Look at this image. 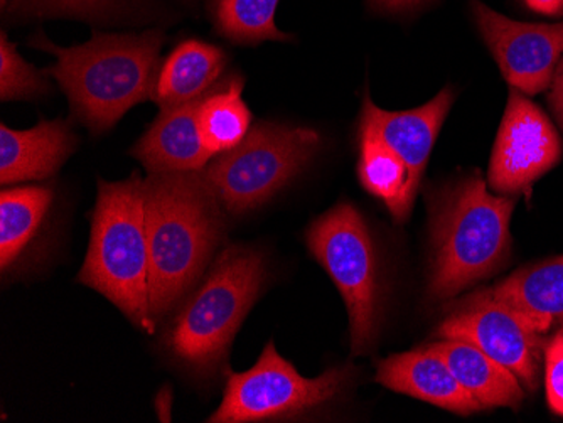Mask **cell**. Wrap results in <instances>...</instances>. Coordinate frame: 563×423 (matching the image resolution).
Here are the masks:
<instances>
[{"label": "cell", "instance_id": "obj_1", "mask_svg": "<svg viewBox=\"0 0 563 423\" xmlns=\"http://www.w3.org/2000/svg\"><path fill=\"white\" fill-rule=\"evenodd\" d=\"M144 191L151 314L157 324L207 274L224 238V214L201 172L148 174Z\"/></svg>", "mask_w": 563, "mask_h": 423}, {"label": "cell", "instance_id": "obj_2", "mask_svg": "<svg viewBox=\"0 0 563 423\" xmlns=\"http://www.w3.org/2000/svg\"><path fill=\"white\" fill-rule=\"evenodd\" d=\"M163 43V33L156 30L97 33L88 43L73 47L56 46L44 36L31 40V46L58 59L44 73L65 91L73 119L93 135L106 134L132 107L152 98Z\"/></svg>", "mask_w": 563, "mask_h": 423}, {"label": "cell", "instance_id": "obj_3", "mask_svg": "<svg viewBox=\"0 0 563 423\" xmlns=\"http://www.w3.org/2000/svg\"><path fill=\"white\" fill-rule=\"evenodd\" d=\"M515 199L493 196L479 172L430 194L432 270L429 296L445 301L488 279L511 254Z\"/></svg>", "mask_w": 563, "mask_h": 423}, {"label": "cell", "instance_id": "obj_4", "mask_svg": "<svg viewBox=\"0 0 563 423\" xmlns=\"http://www.w3.org/2000/svg\"><path fill=\"white\" fill-rule=\"evenodd\" d=\"M265 279L261 252L242 245L221 251L201 283L177 305L164 331V349L195 377H214Z\"/></svg>", "mask_w": 563, "mask_h": 423}, {"label": "cell", "instance_id": "obj_5", "mask_svg": "<svg viewBox=\"0 0 563 423\" xmlns=\"http://www.w3.org/2000/svg\"><path fill=\"white\" fill-rule=\"evenodd\" d=\"M78 282L109 299L145 333L156 331L151 314V251L144 179L98 181L90 245Z\"/></svg>", "mask_w": 563, "mask_h": 423}, {"label": "cell", "instance_id": "obj_6", "mask_svg": "<svg viewBox=\"0 0 563 423\" xmlns=\"http://www.w3.org/2000/svg\"><path fill=\"white\" fill-rule=\"evenodd\" d=\"M307 248L328 271L350 318L351 353L366 355L382 324V270L372 232L351 203H340L307 230Z\"/></svg>", "mask_w": 563, "mask_h": 423}, {"label": "cell", "instance_id": "obj_7", "mask_svg": "<svg viewBox=\"0 0 563 423\" xmlns=\"http://www.w3.org/2000/svg\"><path fill=\"white\" fill-rule=\"evenodd\" d=\"M321 147L312 129L258 122L232 151L201 170L224 211L257 210L306 169Z\"/></svg>", "mask_w": 563, "mask_h": 423}, {"label": "cell", "instance_id": "obj_8", "mask_svg": "<svg viewBox=\"0 0 563 423\" xmlns=\"http://www.w3.org/2000/svg\"><path fill=\"white\" fill-rule=\"evenodd\" d=\"M224 377L223 400L208 422H278L299 419L338 400L353 383L354 368L336 366L321 377L303 378L271 341L252 369L235 372L227 366Z\"/></svg>", "mask_w": 563, "mask_h": 423}, {"label": "cell", "instance_id": "obj_9", "mask_svg": "<svg viewBox=\"0 0 563 423\" xmlns=\"http://www.w3.org/2000/svg\"><path fill=\"white\" fill-rule=\"evenodd\" d=\"M442 339H463L479 347L517 375L518 380L534 390L539 385L542 337L530 322L511 305L493 296L492 290H477L461 302L439 327Z\"/></svg>", "mask_w": 563, "mask_h": 423}, {"label": "cell", "instance_id": "obj_10", "mask_svg": "<svg viewBox=\"0 0 563 423\" xmlns=\"http://www.w3.org/2000/svg\"><path fill=\"white\" fill-rule=\"evenodd\" d=\"M560 157L562 142L549 116L525 93L511 88L489 164L493 191L503 196L530 191Z\"/></svg>", "mask_w": 563, "mask_h": 423}, {"label": "cell", "instance_id": "obj_11", "mask_svg": "<svg viewBox=\"0 0 563 423\" xmlns=\"http://www.w3.org/2000/svg\"><path fill=\"white\" fill-rule=\"evenodd\" d=\"M471 12L511 88L531 97L552 85L563 56V22L528 24L514 21L479 0H471Z\"/></svg>", "mask_w": 563, "mask_h": 423}, {"label": "cell", "instance_id": "obj_12", "mask_svg": "<svg viewBox=\"0 0 563 423\" xmlns=\"http://www.w3.org/2000/svg\"><path fill=\"white\" fill-rule=\"evenodd\" d=\"M454 97L452 88L445 87L426 105L407 110V112H387L376 107L368 94L363 98L360 131L375 135L404 160L408 170L405 203L410 211H412L433 144L454 103Z\"/></svg>", "mask_w": 563, "mask_h": 423}, {"label": "cell", "instance_id": "obj_13", "mask_svg": "<svg viewBox=\"0 0 563 423\" xmlns=\"http://www.w3.org/2000/svg\"><path fill=\"white\" fill-rule=\"evenodd\" d=\"M376 383L459 415H471L481 410L476 398L464 390L448 363L429 346L382 359Z\"/></svg>", "mask_w": 563, "mask_h": 423}, {"label": "cell", "instance_id": "obj_14", "mask_svg": "<svg viewBox=\"0 0 563 423\" xmlns=\"http://www.w3.org/2000/svg\"><path fill=\"white\" fill-rule=\"evenodd\" d=\"M207 97L163 110L132 147V156L141 160L148 174L199 172L208 166L213 154L202 144L199 131V109Z\"/></svg>", "mask_w": 563, "mask_h": 423}, {"label": "cell", "instance_id": "obj_15", "mask_svg": "<svg viewBox=\"0 0 563 423\" xmlns=\"http://www.w3.org/2000/svg\"><path fill=\"white\" fill-rule=\"evenodd\" d=\"M80 141L65 120L37 123L30 131L0 125V182L43 181L55 176Z\"/></svg>", "mask_w": 563, "mask_h": 423}, {"label": "cell", "instance_id": "obj_16", "mask_svg": "<svg viewBox=\"0 0 563 423\" xmlns=\"http://www.w3.org/2000/svg\"><path fill=\"white\" fill-rule=\"evenodd\" d=\"M429 347L448 363L459 383L476 398L481 409H517L523 402L525 391L517 375L474 344L442 339Z\"/></svg>", "mask_w": 563, "mask_h": 423}, {"label": "cell", "instance_id": "obj_17", "mask_svg": "<svg viewBox=\"0 0 563 423\" xmlns=\"http://www.w3.org/2000/svg\"><path fill=\"white\" fill-rule=\"evenodd\" d=\"M224 65L227 55L220 47L205 41H185L159 69L152 100L161 110H167L207 97L221 77Z\"/></svg>", "mask_w": 563, "mask_h": 423}, {"label": "cell", "instance_id": "obj_18", "mask_svg": "<svg viewBox=\"0 0 563 423\" xmlns=\"http://www.w3.org/2000/svg\"><path fill=\"white\" fill-rule=\"evenodd\" d=\"M489 290L517 309L534 331L547 333L563 318V255L527 265Z\"/></svg>", "mask_w": 563, "mask_h": 423}, {"label": "cell", "instance_id": "obj_19", "mask_svg": "<svg viewBox=\"0 0 563 423\" xmlns=\"http://www.w3.org/2000/svg\"><path fill=\"white\" fill-rule=\"evenodd\" d=\"M53 191L41 186L0 192V268L9 274L21 264L47 220Z\"/></svg>", "mask_w": 563, "mask_h": 423}, {"label": "cell", "instance_id": "obj_20", "mask_svg": "<svg viewBox=\"0 0 563 423\" xmlns=\"http://www.w3.org/2000/svg\"><path fill=\"white\" fill-rule=\"evenodd\" d=\"M243 80L232 77L211 91L199 109L202 144L213 156L235 148L252 129V113L242 98Z\"/></svg>", "mask_w": 563, "mask_h": 423}, {"label": "cell", "instance_id": "obj_21", "mask_svg": "<svg viewBox=\"0 0 563 423\" xmlns=\"http://www.w3.org/2000/svg\"><path fill=\"white\" fill-rule=\"evenodd\" d=\"M357 176L369 194L382 199L397 223L408 220L410 210L405 203L407 166L390 147L366 131H360Z\"/></svg>", "mask_w": 563, "mask_h": 423}, {"label": "cell", "instance_id": "obj_22", "mask_svg": "<svg viewBox=\"0 0 563 423\" xmlns=\"http://www.w3.org/2000/svg\"><path fill=\"white\" fill-rule=\"evenodd\" d=\"M280 0H210L214 27L220 36L236 44L292 41L275 24Z\"/></svg>", "mask_w": 563, "mask_h": 423}, {"label": "cell", "instance_id": "obj_23", "mask_svg": "<svg viewBox=\"0 0 563 423\" xmlns=\"http://www.w3.org/2000/svg\"><path fill=\"white\" fill-rule=\"evenodd\" d=\"M46 73L37 71L30 63H25L14 44L2 31L0 36V98L2 102L12 100H31L49 93Z\"/></svg>", "mask_w": 563, "mask_h": 423}, {"label": "cell", "instance_id": "obj_24", "mask_svg": "<svg viewBox=\"0 0 563 423\" xmlns=\"http://www.w3.org/2000/svg\"><path fill=\"white\" fill-rule=\"evenodd\" d=\"M12 15H73L100 18L112 11L119 0H9Z\"/></svg>", "mask_w": 563, "mask_h": 423}, {"label": "cell", "instance_id": "obj_25", "mask_svg": "<svg viewBox=\"0 0 563 423\" xmlns=\"http://www.w3.org/2000/svg\"><path fill=\"white\" fill-rule=\"evenodd\" d=\"M545 387L550 409L563 416V334L559 333L545 352Z\"/></svg>", "mask_w": 563, "mask_h": 423}, {"label": "cell", "instance_id": "obj_26", "mask_svg": "<svg viewBox=\"0 0 563 423\" xmlns=\"http://www.w3.org/2000/svg\"><path fill=\"white\" fill-rule=\"evenodd\" d=\"M549 103L552 105L556 120L563 127V58L556 66L555 75H553L552 90H550Z\"/></svg>", "mask_w": 563, "mask_h": 423}, {"label": "cell", "instance_id": "obj_27", "mask_svg": "<svg viewBox=\"0 0 563 423\" xmlns=\"http://www.w3.org/2000/svg\"><path fill=\"white\" fill-rule=\"evenodd\" d=\"M433 0H372V4L383 12H412Z\"/></svg>", "mask_w": 563, "mask_h": 423}, {"label": "cell", "instance_id": "obj_28", "mask_svg": "<svg viewBox=\"0 0 563 423\" xmlns=\"http://www.w3.org/2000/svg\"><path fill=\"white\" fill-rule=\"evenodd\" d=\"M530 11L547 18H560L563 15V0H523Z\"/></svg>", "mask_w": 563, "mask_h": 423}, {"label": "cell", "instance_id": "obj_29", "mask_svg": "<svg viewBox=\"0 0 563 423\" xmlns=\"http://www.w3.org/2000/svg\"><path fill=\"white\" fill-rule=\"evenodd\" d=\"M9 0H0V4L5 5L8 4Z\"/></svg>", "mask_w": 563, "mask_h": 423}, {"label": "cell", "instance_id": "obj_30", "mask_svg": "<svg viewBox=\"0 0 563 423\" xmlns=\"http://www.w3.org/2000/svg\"><path fill=\"white\" fill-rule=\"evenodd\" d=\"M562 334H563V330H562Z\"/></svg>", "mask_w": 563, "mask_h": 423}]
</instances>
